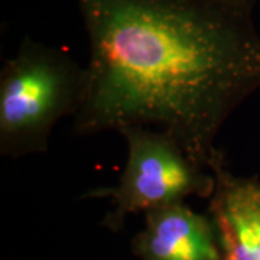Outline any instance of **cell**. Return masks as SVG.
I'll use <instances>...</instances> for the list:
<instances>
[{
    "mask_svg": "<svg viewBox=\"0 0 260 260\" xmlns=\"http://www.w3.org/2000/svg\"><path fill=\"white\" fill-rule=\"evenodd\" d=\"M77 2L90 61L73 133L143 126L177 140L205 171L224 164L217 136L260 88L250 12L203 0Z\"/></svg>",
    "mask_w": 260,
    "mask_h": 260,
    "instance_id": "1",
    "label": "cell"
},
{
    "mask_svg": "<svg viewBox=\"0 0 260 260\" xmlns=\"http://www.w3.org/2000/svg\"><path fill=\"white\" fill-rule=\"evenodd\" d=\"M85 80L67 52L25 39L0 73V153H44L54 126L78 110Z\"/></svg>",
    "mask_w": 260,
    "mask_h": 260,
    "instance_id": "2",
    "label": "cell"
},
{
    "mask_svg": "<svg viewBox=\"0 0 260 260\" xmlns=\"http://www.w3.org/2000/svg\"><path fill=\"white\" fill-rule=\"evenodd\" d=\"M119 133L129 150L119 184L84 194V198H112L114 207L104 218L110 230H120L129 214L213 195V172L198 167L171 136L143 126H127Z\"/></svg>",
    "mask_w": 260,
    "mask_h": 260,
    "instance_id": "3",
    "label": "cell"
},
{
    "mask_svg": "<svg viewBox=\"0 0 260 260\" xmlns=\"http://www.w3.org/2000/svg\"><path fill=\"white\" fill-rule=\"evenodd\" d=\"M140 260H220V247L210 217L184 203L145 213V229L133 239Z\"/></svg>",
    "mask_w": 260,
    "mask_h": 260,
    "instance_id": "4",
    "label": "cell"
},
{
    "mask_svg": "<svg viewBox=\"0 0 260 260\" xmlns=\"http://www.w3.org/2000/svg\"><path fill=\"white\" fill-rule=\"evenodd\" d=\"M203 2L227 8V9L242 10V12H250L251 5H253V0H203Z\"/></svg>",
    "mask_w": 260,
    "mask_h": 260,
    "instance_id": "5",
    "label": "cell"
}]
</instances>
